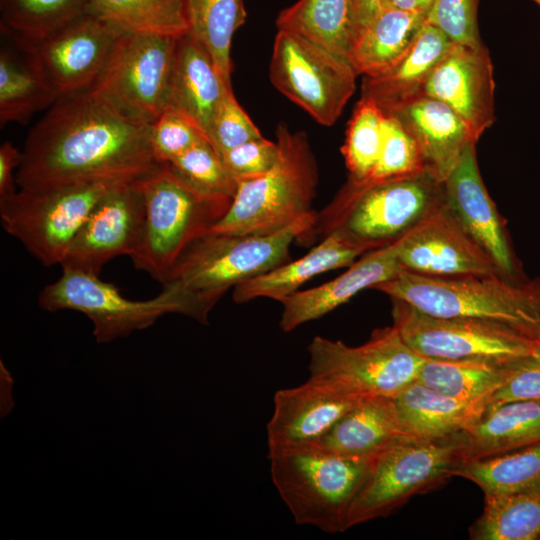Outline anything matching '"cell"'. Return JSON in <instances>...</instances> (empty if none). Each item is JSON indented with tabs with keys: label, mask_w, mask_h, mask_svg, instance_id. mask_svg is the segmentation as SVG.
<instances>
[{
	"label": "cell",
	"mask_w": 540,
	"mask_h": 540,
	"mask_svg": "<svg viewBox=\"0 0 540 540\" xmlns=\"http://www.w3.org/2000/svg\"><path fill=\"white\" fill-rule=\"evenodd\" d=\"M134 184L143 197L144 220L130 258L162 284L184 252L227 213L232 199L196 189L166 162Z\"/></svg>",
	"instance_id": "5b68a950"
},
{
	"label": "cell",
	"mask_w": 540,
	"mask_h": 540,
	"mask_svg": "<svg viewBox=\"0 0 540 540\" xmlns=\"http://www.w3.org/2000/svg\"><path fill=\"white\" fill-rule=\"evenodd\" d=\"M465 433L469 460L540 443V400L487 406Z\"/></svg>",
	"instance_id": "f1b7e54d"
},
{
	"label": "cell",
	"mask_w": 540,
	"mask_h": 540,
	"mask_svg": "<svg viewBox=\"0 0 540 540\" xmlns=\"http://www.w3.org/2000/svg\"><path fill=\"white\" fill-rule=\"evenodd\" d=\"M144 220V201L134 182L113 184L97 201L76 234L61 264L99 275L103 266L120 255L135 252Z\"/></svg>",
	"instance_id": "e0dca14e"
},
{
	"label": "cell",
	"mask_w": 540,
	"mask_h": 540,
	"mask_svg": "<svg viewBox=\"0 0 540 540\" xmlns=\"http://www.w3.org/2000/svg\"><path fill=\"white\" fill-rule=\"evenodd\" d=\"M263 137L236 100L232 89L225 94L212 121L208 139L219 153Z\"/></svg>",
	"instance_id": "7bdbcfd3"
},
{
	"label": "cell",
	"mask_w": 540,
	"mask_h": 540,
	"mask_svg": "<svg viewBox=\"0 0 540 540\" xmlns=\"http://www.w3.org/2000/svg\"><path fill=\"white\" fill-rule=\"evenodd\" d=\"M386 1L356 0L357 33L386 5Z\"/></svg>",
	"instance_id": "7dc6e473"
},
{
	"label": "cell",
	"mask_w": 540,
	"mask_h": 540,
	"mask_svg": "<svg viewBox=\"0 0 540 540\" xmlns=\"http://www.w3.org/2000/svg\"><path fill=\"white\" fill-rule=\"evenodd\" d=\"M425 22L424 14L384 6L357 33L347 59L358 75L384 74L409 51Z\"/></svg>",
	"instance_id": "83f0119b"
},
{
	"label": "cell",
	"mask_w": 540,
	"mask_h": 540,
	"mask_svg": "<svg viewBox=\"0 0 540 540\" xmlns=\"http://www.w3.org/2000/svg\"><path fill=\"white\" fill-rule=\"evenodd\" d=\"M479 0H434L426 22L441 30L453 43H482L478 26Z\"/></svg>",
	"instance_id": "b9f144b4"
},
{
	"label": "cell",
	"mask_w": 540,
	"mask_h": 540,
	"mask_svg": "<svg viewBox=\"0 0 540 540\" xmlns=\"http://www.w3.org/2000/svg\"><path fill=\"white\" fill-rule=\"evenodd\" d=\"M513 360L425 359L417 381L452 397L488 402L506 382Z\"/></svg>",
	"instance_id": "1f68e13d"
},
{
	"label": "cell",
	"mask_w": 540,
	"mask_h": 540,
	"mask_svg": "<svg viewBox=\"0 0 540 540\" xmlns=\"http://www.w3.org/2000/svg\"><path fill=\"white\" fill-rule=\"evenodd\" d=\"M38 304L49 312L74 310L86 315L98 343L129 336L174 313L173 306L160 294L150 300H130L99 275L73 269H62L61 276L42 289Z\"/></svg>",
	"instance_id": "5bb4252c"
},
{
	"label": "cell",
	"mask_w": 540,
	"mask_h": 540,
	"mask_svg": "<svg viewBox=\"0 0 540 540\" xmlns=\"http://www.w3.org/2000/svg\"><path fill=\"white\" fill-rule=\"evenodd\" d=\"M308 352L310 378L357 398L396 397L417 380L425 361L394 325L375 329L359 346L315 336Z\"/></svg>",
	"instance_id": "9c48e42d"
},
{
	"label": "cell",
	"mask_w": 540,
	"mask_h": 540,
	"mask_svg": "<svg viewBox=\"0 0 540 540\" xmlns=\"http://www.w3.org/2000/svg\"><path fill=\"white\" fill-rule=\"evenodd\" d=\"M391 300L393 325L425 359L509 361L532 355L538 343L499 322L433 316Z\"/></svg>",
	"instance_id": "4fadbf2b"
},
{
	"label": "cell",
	"mask_w": 540,
	"mask_h": 540,
	"mask_svg": "<svg viewBox=\"0 0 540 540\" xmlns=\"http://www.w3.org/2000/svg\"><path fill=\"white\" fill-rule=\"evenodd\" d=\"M366 252L368 251L363 247L342 235L331 233L303 257L288 261L236 285L233 288L232 298L237 304L257 298H270L282 303L313 277L350 266L357 257Z\"/></svg>",
	"instance_id": "cb8c5ba5"
},
{
	"label": "cell",
	"mask_w": 540,
	"mask_h": 540,
	"mask_svg": "<svg viewBox=\"0 0 540 540\" xmlns=\"http://www.w3.org/2000/svg\"><path fill=\"white\" fill-rule=\"evenodd\" d=\"M22 151L10 142L0 147V199L14 194L16 190V172L21 163Z\"/></svg>",
	"instance_id": "bcb514c9"
},
{
	"label": "cell",
	"mask_w": 540,
	"mask_h": 540,
	"mask_svg": "<svg viewBox=\"0 0 540 540\" xmlns=\"http://www.w3.org/2000/svg\"><path fill=\"white\" fill-rule=\"evenodd\" d=\"M402 436L393 397H361L316 443L344 456L370 458Z\"/></svg>",
	"instance_id": "484cf974"
},
{
	"label": "cell",
	"mask_w": 540,
	"mask_h": 540,
	"mask_svg": "<svg viewBox=\"0 0 540 540\" xmlns=\"http://www.w3.org/2000/svg\"><path fill=\"white\" fill-rule=\"evenodd\" d=\"M115 183L86 182L42 191L20 189L0 199L2 227L44 266L61 265L92 208Z\"/></svg>",
	"instance_id": "30bf717a"
},
{
	"label": "cell",
	"mask_w": 540,
	"mask_h": 540,
	"mask_svg": "<svg viewBox=\"0 0 540 540\" xmlns=\"http://www.w3.org/2000/svg\"><path fill=\"white\" fill-rule=\"evenodd\" d=\"M384 116L371 100L360 98L356 104L341 148L348 178L365 180L371 175L382 148Z\"/></svg>",
	"instance_id": "74e56055"
},
{
	"label": "cell",
	"mask_w": 540,
	"mask_h": 540,
	"mask_svg": "<svg viewBox=\"0 0 540 540\" xmlns=\"http://www.w3.org/2000/svg\"><path fill=\"white\" fill-rule=\"evenodd\" d=\"M359 399L310 377L276 391L267 424L268 453L316 444Z\"/></svg>",
	"instance_id": "d6986e66"
},
{
	"label": "cell",
	"mask_w": 540,
	"mask_h": 540,
	"mask_svg": "<svg viewBox=\"0 0 540 540\" xmlns=\"http://www.w3.org/2000/svg\"><path fill=\"white\" fill-rule=\"evenodd\" d=\"M220 155L227 169L238 182L269 171L278 159L279 147L276 141L261 137L223 151Z\"/></svg>",
	"instance_id": "ee69618b"
},
{
	"label": "cell",
	"mask_w": 540,
	"mask_h": 540,
	"mask_svg": "<svg viewBox=\"0 0 540 540\" xmlns=\"http://www.w3.org/2000/svg\"><path fill=\"white\" fill-rule=\"evenodd\" d=\"M535 1L538 5H540V0H533Z\"/></svg>",
	"instance_id": "f907efd6"
},
{
	"label": "cell",
	"mask_w": 540,
	"mask_h": 540,
	"mask_svg": "<svg viewBox=\"0 0 540 540\" xmlns=\"http://www.w3.org/2000/svg\"><path fill=\"white\" fill-rule=\"evenodd\" d=\"M88 13L119 34L188 33L185 0H88Z\"/></svg>",
	"instance_id": "d6a6232c"
},
{
	"label": "cell",
	"mask_w": 540,
	"mask_h": 540,
	"mask_svg": "<svg viewBox=\"0 0 540 540\" xmlns=\"http://www.w3.org/2000/svg\"><path fill=\"white\" fill-rule=\"evenodd\" d=\"M279 156L266 173L238 181L227 213L209 232L264 235L313 213L318 166L307 135L281 123L276 130Z\"/></svg>",
	"instance_id": "8992f818"
},
{
	"label": "cell",
	"mask_w": 540,
	"mask_h": 540,
	"mask_svg": "<svg viewBox=\"0 0 540 540\" xmlns=\"http://www.w3.org/2000/svg\"><path fill=\"white\" fill-rule=\"evenodd\" d=\"M468 460L465 431L433 439L398 438L373 458L348 507L344 531L386 517L413 496L440 487Z\"/></svg>",
	"instance_id": "52a82bcc"
},
{
	"label": "cell",
	"mask_w": 540,
	"mask_h": 540,
	"mask_svg": "<svg viewBox=\"0 0 540 540\" xmlns=\"http://www.w3.org/2000/svg\"><path fill=\"white\" fill-rule=\"evenodd\" d=\"M230 89L205 48L189 33L179 36L166 109L189 118L208 138L214 116Z\"/></svg>",
	"instance_id": "603a6c76"
},
{
	"label": "cell",
	"mask_w": 540,
	"mask_h": 540,
	"mask_svg": "<svg viewBox=\"0 0 540 540\" xmlns=\"http://www.w3.org/2000/svg\"><path fill=\"white\" fill-rule=\"evenodd\" d=\"M452 44L441 30L425 22L412 47L395 66L384 74L363 78L361 98L386 112L424 95L430 74Z\"/></svg>",
	"instance_id": "d4e9b609"
},
{
	"label": "cell",
	"mask_w": 540,
	"mask_h": 540,
	"mask_svg": "<svg viewBox=\"0 0 540 540\" xmlns=\"http://www.w3.org/2000/svg\"><path fill=\"white\" fill-rule=\"evenodd\" d=\"M395 243L400 266L412 273L432 277L500 274L444 198Z\"/></svg>",
	"instance_id": "2e32d148"
},
{
	"label": "cell",
	"mask_w": 540,
	"mask_h": 540,
	"mask_svg": "<svg viewBox=\"0 0 540 540\" xmlns=\"http://www.w3.org/2000/svg\"><path fill=\"white\" fill-rule=\"evenodd\" d=\"M402 270L395 241L368 251L341 275L320 286L297 291L283 302L279 326L290 332L298 326L321 318L348 302L360 291L393 279Z\"/></svg>",
	"instance_id": "7402d4cb"
},
{
	"label": "cell",
	"mask_w": 540,
	"mask_h": 540,
	"mask_svg": "<svg viewBox=\"0 0 540 540\" xmlns=\"http://www.w3.org/2000/svg\"><path fill=\"white\" fill-rule=\"evenodd\" d=\"M349 60L293 32L278 30L269 65L274 87L324 126L333 125L356 88Z\"/></svg>",
	"instance_id": "8fae6325"
},
{
	"label": "cell",
	"mask_w": 540,
	"mask_h": 540,
	"mask_svg": "<svg viewBox=\"0 0 540 540\" xmlns=\"http://www.w3.org/2000/svg\"><path fill=\"white\" fill-rule=\"evenodd\" d=\"M10 38V37H9ZM17 52H0V124L27 123L59 98L26 51L14 40Z\"/></svg>",
	"instance_id": "4dcf8cb0"
},
{
	"label": "cell",
	"mask_w": 540,
	"mask_h": 540,
	"mask_svg": "<svg viewBox=\"0 0 540 540\" xmlns=\"http://www.w3.org/2000/svg\"><path fill=\"white\" fill-rule=\"evenodd\" d=\"M276 25L347 58L357 33L356 0H298L279 13Z\"/></svg>",
	"instance_id": "f546056e"
},
{
	"label": "cell",
	"mask_w": 540,
	"mask_h": 540,
	"mask_svg": "<svg viewBox=\"0 0 540 540\" xmlns=\"http://www.w3.org/2000/svg\"><path fill=\"white\" fill-rule=\"evenodd\" d=\"M384 137L378 161L365 180H383L425 170L417 144L392 115L384 114Z\"/></svg>",
	"instance_id": "ab89813d"
},
{
	"label": "cell",
	"mask_w": 540,
	"mask_h": 540,
	"mask_svg": "<svg viewBox=\"0 0 540 540\" xmlns=\"http://www.w3.org/2000/svg\"><path fill=\"white\" fill-rule=\"evenodd\" d=\"M374 457L339 455L316 444L268 453L272 482L294 521L327 533L344 531L348 507Z\"/></svg>",
	"instance_id": "ba28073f"
},
{
	"label": "cell",
	"mask_w": 540,
	"mask_h": 540,
	"mask_svg": "<svg viewBox=\"0 0 540 540\" xmlns=\"http://www.w3.org/2000/svg\"><path fill=\"white\" fill-rule=\"evenodd\" d=\"M443 198L444 182L427 170L383 180L348 178L296 241L310 246L335 232L371 251L396 241Z\"/></svg>",
	"instance_id": "3957f363"
},
{
	"label": "cell",
	"mask_w": 540,
	"mask_h": 540,
	"mask_svg": "<svg viewBox=\"0 0 540 540\" xmlns=\"http://www.w3.org/2000/svg\"><path fill=\"white\" fill-rule=\"evenodd\" d=\"M185 9L188 33L205 48L231 85V44L246 21L244 0H185Z\"/></svg>",
	"instance_id": "836d02e7"
},
{
	"label": "cell",
	"mask_w": 540,
	"mask_h": 540,
	"mask_svg": "<svg viewBox=\"0 0 540 540\" xmlns=\"http://www.w3.org/2000/svg\"><path fill=\"white\" fill-rule=\"evenodd\" d=\"M434 0H387L385 6L427 16Z\"/></svg>",
	"instance_id": "c3c4849f"
},
{
	"label": "cell",
	"mask_w": 540,
	"mask_h": 540,
	"mask_svg": "<svg viewBox=\"0 0 540 540\" xmlns=\"http://www.w3.org/2000/svg\"><path fill=\"white\" fill-rule=\"evenodd\" d=\"M407 436L441 438L465 431L483 414L486 401L449 396L414 381L394 397Z\"/></svg>",
	"instance_id": "4316f807"
},
{
	"label": "cell",
	"mask_w": 540,
	"mask_h": 540,
	"mask_svg": "<svg viewBox=\"0 0 540 540\" xmlns=\"http://www.w3.org/2000/svg\"><path fill=\"white\" fill-rule=\"evenodd\" d=\"M469 535L473 540H540V487L485 495L483 512Z\"/></svg>",
	"instance_id": "e575fe53"
},
{
	"label": "cell",
	"mask_w": 540,
	"mask_h": 540,
	"mask_svg": "<svg viewBox=\"0 0 540 540\" xmlns=\"http://www.w3.org/2000/svg\"><path fill=\"white\" fill-rule=\"evenodd\" d=\"M316 212L264 235L209 232L180 257L159 293L182 314L202 323L236 285L290 261V246L314 224Z\"/></svg>",
	"instance_id": "7a4b0ae2"
},
{
	"label": "cell",
	"mask_w": 540,
	"mask_h": 540,
	"mask_svg": "<svg viewBox=\"0 0 540 540\" xmlns=\"http://www.w3.org/2000/svg\"><path fill=\"white\" fill-rule=\"evenodd\" d=\"M204 138L189 118L172 109H165L150 124V145L158 162L173 160Z\"/></svg>",
	"instance_id": "60d3db41"
},
{
	"label": "cell",
	"mask_w": 540,
	"mask_h": 540,
	"mask_svg": "<svg viewBox=\"0 0 540 540\" xmlns=\"http://www.w3.org/2000/svg\"><path fill=\"white\" fill-rule=\"evenodd\" d=\"M519 400H540V361L532 355L512 361L506 382L492 394L487 406Z\"/></svg>",
	"instance_id": "f6af8a7d"
},
{
	"label": "cell",
	"mask_w": 540,
	"mask_h": 540,
	"mask_svg": "<svg viewBox=\"0 0 540 540\" xmlns=\"http://www.w3.org/2000/svg\"><path fill=\"white\" fill-rule=\"evenodd\" d=\"M476 143L470 142L444 181V200L465 231L489 255L504 277L513 279L515 262L503 222L490 198L477 163Z\"/></svg>",
	"instance_id": "ffe728a7"
},
{
	"label": "cell",
	"mask_w": 540,
	"mask_h": 540,
	"mask_svg": "<svg viewBox=\"0 0 540 540\" xmlns=\"http://www.w3.org/2000/svg\"><path fill=\"white\" fill-rule=\"evenodd\" d=\"M166 163L185 181L204 193L230 199L236 194L237 180L207 138Z\"/></svg>",
	"instance_id": "f35d334b"
},
{
	"label": "cell",
	"mask_w": 540,
	"mask_h": 540,
	"mask_svg": "<svg viewBox=\"0 0 540 540\" xmlns=\"http://www.w3.org/2000/svg\"><path fill=\"white\" fill-rule=\"evenodd\" d=\"M120 35L86 13L40 39L7 36L26 51L60 97L89 89L96 82Z\"/></svg>",
	"instance_id": "9a60e30c"
},
{
	"label": "cell",
	"mask_w": 540,
	"mask_h": 540,
	"mask_svg": "<svg viewBox=\"0 0 540 540\" xmlns=\"http://www.w3.org/2000/svg\"><path fill=\"white\" fill-rule=\"evenodd\" d=\"M424 95L456 112L477 140L495 121V81L488 49L453 43L430 74Z\"/></svg>",
	"instance_id": "ac0fdd59"
},
{
	"label": "cell",
	"mask_w": 540,
	"mask_h": 540,
	"mask_svg": "<svg viewBox=\"0 0 540 540\" xmlns=\"http://www.w3.org/2000/svg\"><path fill=\"white\" fill-rule=\"evenodd\" d=\"M150 124L136 121L91 88L60 96L30 130L16 172L20 189L134 182L158 163Z\"/></svg>",
	"instance_id": "6da1fadb"
},
{
	"label": "cell",
	"mask_w": 540,
	"mask_h": 540,
	"mask_svg": "<svg viewBox=\"0 0 540 540\" xmlns=\"http://www.w3.org/2000/svg\"><path fill=\"white\" fill-rule=\"evenodd\" d=\"M373 289L429 315L495 321L540 340V278L518 283L500 274L432 277L402 269Z\"/></svg>",
	"instance_id": "277c9868"
},
{
	"label": "cell",
	"mask_w": 540,
	"mask_h": 540,
	"mask_svg": "<svg viewBox=\"0 0 540 540\" xmlns=\"http://www.w3.org/2000/svg\"><path fill=\"white\" fill-rule=\"evenodd\" d=\"M88 13V0H0L1 30L35 40Z\"/></svg>",
	"instance_id": "8d00e7d4"
},
{
	"label": "cell",
	"mask_w": 540,
	"mask_h": 540,
	"mask_svg": "<svg viewBox=\"0 0 540 540\" xmlns=\"http://www.w3.org/2000/svg\"><path fill=\"white\" fill-rule=\"evenodd\" d=\"M178 37L121 34L94 92L126 116L151 124L166 109Z\"/></svg>",
	"instance_id": "7c38bea8"
},
{
	"label": "cell",
	"mask_w": 540,
	"mask_h": 540,
	"mask_svg": "<svg viewBox=\"0 0 540 540\" xmlns=\"http://www.w3.org/2000/svg\"><path fill=\"white\" fill-rule=\"evenodd\" d=\"M532 356L540 361V340L537 343V345H536V347H535V349H534V351L532 353Z\"/></svg>",
	"instance_id": "681fc988"
},
{
	"label": "cell",
	"mask_w": 540,
	"mask_h": 540,
	"mask_svg": "<svg viewBox=\"0 0 540 540\" xmlns=\"http://www.w3.org/2000/svg\"><path fill=\"white\" fill-rule=\"evenodd\" d=\"M456 476L476 484L484 495L522 492L540 487V443L471 459Z\"/></svg>",
	"instance_id": "d590c367"
},
{
	"label": "cell",
	"mask_w": 540,
	"mask_h": 540,
	"mask_svg": "<svg viewBox=\"0 0 540 540\" xmlns=\"http://www.w3.org/2000/svg\"><path fill=\"white\" fill-rule=\"evenodd\" d=\"M384 114L394 116L413 138L425 170L444 182L466 146L478 140L467 123L443 102L421 95Z\"/></svg>",
	"instance_id": "44dd1931"
}]
</instances>
